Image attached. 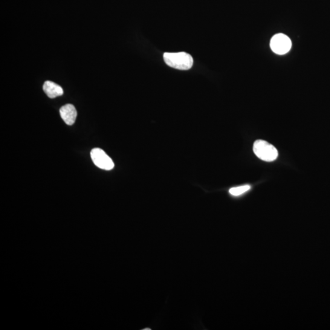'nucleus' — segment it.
<instances>
[{"mask_svg": "<svg viewBox=\"0 0 330 330\" xmlns=\"http://www.w3.org/2000/svg\"><path fill=\"white\" fill-rule=\"evenodd\" d=\"M61 117L69 126L73 125L76 120L77 112L75 106L72 104L64 105L60 110Z\"/></svg>", "mask_w": 330, "mask_h": 330, "instance_id": "5", "label": "nucleus"}, {"mask_svg": "<svg viewBox=\"0 0 330 330\" xmlns=\"http://www.w3.org/2000/svg\"><path fill=\"white\" fill-rule=\"evenodd\" d=\"M250 189V185H243V186L232 188L230 190V193L231 195L237 196L248 192Z\"/></svg>", "mask_w": 330, "mask_h": 330, "instance_id": "7", "label": "nucleus"}, {"mask_svg": "<svg viewBox=\"0 0 330 330\" xmlns=\"http://www.w3.org/2000/svg\"><path fill=\"white\" fill-rule=\"evenodd\" d=\"M291 46V40L283 34H278L274 36L270 42L271 50L279 54L287 53L290 50Z\"/></svg>", "mask_w": 330, "mask_h": 330, "instance_id": "4", "label": "nucleus"}, {"mask_svg": "<svg viewBox=\"0 0 330 330\" xmlns=\"http://www.w3.org/2000/svg\"><path fill=\"white\" fill-rule=\"evenodd\" d=\"M163 59L165 63L170 67L179 70H189L193 65L192 56L185 52L165 53L163 54Z\"/></svg>", "mask_w": 330, "mask_h": 330, "instance_id": "1", "label": "nucleus"}, {"mask_svg": "<svg viewBox=\"0 0 330 330\" xmlns=\"http://www.w3.org/2000/svg\"><path fill=\"white\" fill-rule=\"evenodd\" d=\"M253 151L257 157L265 161H273L279 156L276 147L268 142L258 140L254 142Z\"/></svg>", "mask_w": 330, "mask_h": 330, "instance_id": "2", "label": "nucleus"}, {"mask_svg": "<svg viewBox=\"0 0 330 330\" xmlns=\"http://www.w3.org/2000/svg\"><path fill=\"white\" fill-rule=\"evenodd\" d=\"M91 156L92 161L100 169L111 170L115 164L112 158L102 149L95 148L91 150Z\"/></svg>", "mask_w": 330, "mask_h": 330, "instance_id": "3", "label": "nucleus"}, {"mask_svg": "<svg viewBox=\"0 0 330 330\" xmlns=\"http://www.w3.org/2000/svg\"><path fill=\"white\" fill-rule=\"evenodd\" d=\"M43 89L49 98H54L63 94L62 87L50 81H47L43 84Z\"/></svg>", "mask_w": 330, "mask_h": 330, "instance_id": "6", "label": "nucleus"}]
</instances>
